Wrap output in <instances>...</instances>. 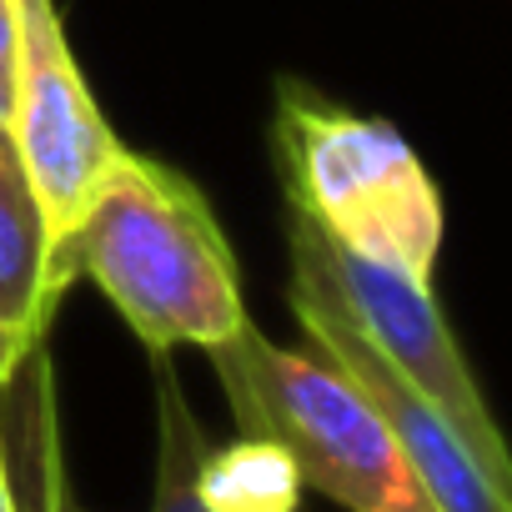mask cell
<instances>
[{
	"label": "cell",
	"mask_w": 512,
	"mask_h": 512,
	"mask_svg": "<svg viewBox=\"0 0 512 512\" xmlns=\"http://www.w3.org/2000/svg\"><path fill=\"white\" fill-rule=\"evenodd\" d=\"M272 141L292 211L367 262L432 282L442 251V196L397 126L332 106L312 86L282 81Z\"/></svg>",
	"instance_id": "3957f363"
},
{
	"label": "cell",
	"mask_w": 512,
	"mask_h": 512,
	"mask_svg": "<svg viewBox=\"0 0 512 512\" xmlns=\"http://www.w3.org/2000/svg\"><path fill=\"white\" fill-rule=\"evenodd\" d=\"M66 292L71 287L56 272L51 231L31 191V176L11 136L0 131V322L26 337H46Z\"/></svg>",
	"instance_id": "52a82bcc"
},
{
	"label": "cell",
	"mask_w": 512,
	"mask_h": 512,
	"mask_svg": "<svg viewBox=\"0 0 512 512\" xmlns=\"http://www.w3.org/2000/svg\"><path fill=\"white\" fill-rule=\"evenodd\" d=\"M71 277H91L151 357L216 347L251 317L231 241L191 176L121 151L66 236Z\"/></svg>",
	"instance_id": "6da1fadb"
},
{
	"label": "cell",
	"mask_w": 512,
	"mask_h": 512,
	"mask_svg": "<svg viewBox=\"0 0 512 512\" xmlns=\"http://www.w3.org/2000/svg\"><path fill=\"white\" fill-rule=\"evenodd\" d=\"M11 46H16V0H0V126L11 101Z\"/></svg>",
	"instance_id": "30bf717a"
},
{
	"label": "cell",
	"mask_w": 512,
	"mask_h": 512,
	"mask_svg": "<svg viewBox=\"0 0 512 512\" xmlns=\"http://www.w3.org/2000/svg\"><path fill=\"white\" fill-rule=\"evenodd\" d=\"M6 136L31 176L41 201L51 256L66 287L76 282L66 267V236L76 231L86 201L96 196L111 161L126 151L121 136L106 126L71 36L61 26L56 0H16V46H11V101H6Z\"/></svg>",
	"instance_id": "5b68a950"
},
{
	"label": "cell",
	"mask_w": 512,
	"mask_h": 512,
	"mask_svg": "<svg viewBox=\"0 0 512 512\" xmlns=\"http://www.w3.org/2000/svg\"><path fill=\"white\" fill-rule=\"evenodd\" d=\"M206 447L211 442H206L171 362L156 357V497H151V512H211L196 487Z\"/></svg>",
	"instance_id": "9c48e42d"
},
{
	"label": "cell",
	"mask_w": 512,
	"mask_h": 512,
	"mask_svg": "<svg viewBox=\"0 0 512 512\" xmlns=\"http://www.w3.org/2000/svg\"><path fill=\"white\" fill-rule=\"evenodd\" d=\"M0 512H26L21 487H16V472H11V462H6V447H0Z\"/></svg>",
	"instance_id": "8fae6325"
},
{
	"label": "cell",
	"mask_w": 512,
	"mask_h": 512,
	"mask_svg": "<svg viewBox=\"0 0 512 512\" xmlns=\"http://www.w3.org/2000/svg\"><path fill=\"white\" fill-rule=\"evenodd\" d=\"M287 297H292V312H297V327H302L307 347L332 357L367 392V402L377 407V417L397 437L402 457L412 462V472L427 487V497L437 502V512H512V487H502L472 457V447L452 432V422L307 277H292Z\"/></svg>",
	"instance_id": "8992f818"
},
{
	"label": "cell",
	"mask_w": 512,
	"mask_h": 512,
	"mask_svg": "<svg viewBox=\"0 0 512 512\" xmlns=\"http://www.w3.org/2000/svg\"><path fill=\"white\" fill-rule=\"evenodd\" d=\"M0 131H6V126H0Z\"/></svg>",
	"instance_id": "7c38bea8"
},
{
	"label": "cell",
	"mask_w": 512,
	"mask_h": 512,
	"mask_svg": "<svg viewBox=\"0 0 512 512\" xmlns=\"http://www.w3.org/2000/svg\"><path fill=\"white\" fill-rule=\"evenodd\" d=\"M196 487L211 512H297L302 502V477L292 457L277 442L246 432L231 447H206Z\"/></svg>",
	"instance_id": "ba28073f"
},
{
	"label": "cell",
	"mask_w": 512,
	"mask_h": 512,
	"mask_svg": "<svg viewBox=\"0 0 512 512\" xmlns=\"http://www.w3.org/2000/svg\"><path fill=\"white\" fill-rule=\"evenodd\" d=\"M287 251L292 277H307L472 447V457L512 487V457L492 422V407L432 297V282H412L397 267L367 262V256L327 241L302 211L287 206Z\"/></svg>",
	"instance_id": "277c9868"
},
{
	"label": "cell",
	"mask_w": 512,
	"mask_h": 512,
	"mask_svg": "<svg viewBox=\"0 0 512 512\" xmlns=\"http://www.w3.org/2000/svg\"><path fill=\"white\" fill-rule=\"evenodd\" d=\"M211 372L246 437L277 442L302 487L347 512H437L367 392L317 347H277L246 322L206 347Z\"/></svg>",
	"instance_id": "7a4b0ae2"
}]
</instances>
